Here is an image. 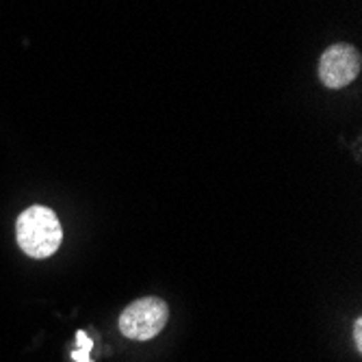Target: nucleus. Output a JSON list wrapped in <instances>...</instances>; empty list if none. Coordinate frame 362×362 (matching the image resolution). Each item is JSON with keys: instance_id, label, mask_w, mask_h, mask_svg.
Listing matches in <instances>:
<instances>
[{"instance_id": "2", "label": "nucleus", "mask_w": 362, "mask_h": 362, "mask_svg": "<svg viewBox=\"0 0 362 362\" xmlns=\"http://www.w3.org/2000/svg\"><path fill=\"white\" fill-rule=\"evenodd\" d=\"M170 319L168 304L158 298H144L130 304L119 317V332L133 341H150L158 337Z\"/></svg>"}, {"instance_id": "5", "label": "nucleus", "mask_w": 362, "mask_h": 362, "mask_svg": "<svg viewBox=\"0 0 362 362\" xmlns=\"http://www.w3.org/2000/svg\"><path fill=\"white\" fill-rule=\"evenodd\" d=\"M354 341H356V349H362V319L354 321Z\"/></svg>"}, {"instance_id": "1", "label": "nucleus", "mask_w": 362, "mask_h": 362, "mask_svg": "<svg viewBox=\"0 0 362 362\" xmlns=\"http://www.w3.org/2000/svg\"><path fill=\"white\" fill-rule=\"evenodd\" d=\"M18 245L30 258H48L52 256L61 241L63 230L61 221L48 206H30L18 217Z\"/></svg>"}, {"instance_id": "4", "label": "nucleus", "mask_w": 362, "mask_h": 362, "mask_svg": "<svg viewBox=\"0 0 362 362\" xmlns=\"http://www.w3.org/2000/svg\"><path fill=\"white\" fill-rule=\"evenodd\" d=\"M76 343H78V347L72 351V358H74L76 362H93V360L89 358V351H91V347H93V341H91L83 330L76 332Z\"/></svg>"}, {"instance_id": "3", "label": "nucleus", "mask_w": 362, "mask_h": 362, "mask_svg": "<svg viewBox=\"0 0 362 362\" xmlns=\"http://www.w3.org/2000/svg\"><path fill=\"white\" fill-rule=\"evenodd\" d=\"M360 52L349 44H334L321 54L319 61V78L325 87L343 89L356 81L360 74Z\"/></svg>"}]
</instances>
